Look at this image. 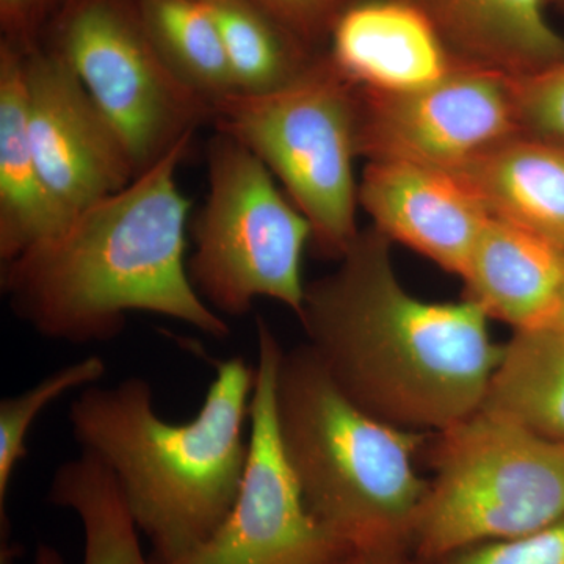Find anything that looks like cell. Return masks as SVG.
<instances>
[{"label": "cell", "mask_w": 564, "mask_h": 564, "mask_svg": "<svg viewBox=\"0 0 564 564\" xmlns=\"http://www.w3.org/2000/svg\"><path fill=\"white\" fill-rule=\"evenodd\" d=\"M441 564H564V519L514 540L475 545Z\"/></svg>", "instance_id": "obj_24"}, {"label": "cell", "mask_w": 564, "mask_h": 564, "mask_svg": "<svg viewBox=\"0 0 564 564\" xmlns=\"http://www.w3.org/2000/svg\"><path fill=\"white\" fill-rule=\"evenodd\" d=\"M480 410L564 444V329H518L507 344Z\"/></svg>", "instance_id": "obj_18"}, {"label": "cell", "mask_w": 564, "mask_h": 564, "mask_svg": "<svg viewBox=\"0 0 564 564\" xmlns=\"http://www.w3.org/2000/svg\"><path fill=\"white\" fill-rule=\"evenodd\" d=\"M344 564H413L410 549H389V551L351 552Z\"/></svg>", "instance_id": "obj_27"}, {"label": "cell", "mask_w": 564, "mask_h": 564, "mask_svg": "<svg viewBox=\"0 0 564 564\" xmlns=\"http://www.w3.org/2000/svg\"><path fill=\"white\" fill-rule=\"evenodd\" d=\"M549 2L554 3V6L560 7V9L564 10V0H549Z\"/></svg>", "instance_id": "obj_29"}, {"label": "cell", "mask_w": 564, "mask_h": 564, "mask_svg": "<svg viewBox=\"0 0 564 564\" xmlns=\"http://www.w3.org/2000/svg\"><path fill=\"white\" fill-rule=\"evenodd\" d=\"M392 242L364 229L333 273L306 285L307 347L373 417L440 433L477 413L502 356L477 303L425 302L400 281Z\"/></svg>", "instance_id": "obj_1"}, {"label": "cell", "mask_w": 564, "mask_h": 564, "mask_svg": "<svg viewBox=\"0 0 564 564\" xmlns=\"http://www.w3.org/2000/svg\"><path fill=\"white\" fill-rule=\"evenodd\" d=\"M47 46L65 58L128 143L137 176L214 122V107L163 62L139 0H65Z\"/></svg>", "instance_id": "obj_8"}, {"label": "cell", "mask_w": 564, "mask_h": 564, "mask_svg": "<svg viewBox=\"0 0 564 564\" xmlns=\"http://www.w3.org/2000/svg\"><path fill=\"white\" fill-rule=\"evenodd\" d=\"M154 46L174 76L215 106L236 95L221 33L207 0H139Z\"/></svg>", "instance_id": "obj_21"}, {"label": "cell", "mask_w": 564, "mask_h": 564, "mask_svg": "<svg viewBox=\"0 0 564 564\" xmlns=\"http://www.w3.org/2000/svg\"><path fill=\"white\" fill-rule=\"evenodd\" d=\"M212 126L261 159L311 223L315 251L339 261L361 232L356 225L358 90L325 52L291 87L221 99Z\"/></svg>", "instance_id": "obj_6"}, {"label": "cell", "mask_w": 564, "mask_h": 564, "mask_svg": "<svg viewBox=\"0 0 564 564\" xmlns=\"http://www.w3.org/2000/svg\"><path fill=\"white\" fill-rule=\"evenodd\" d=\"M410 2L464 65L527 77L564 61V35L549 20V0Z\"/></svg>", "instance_id": "obj_15"}, {"label": "cell", "mask_w": 564, "mask_h": 564, "mask_svg": "<svg viewBox=\"0 0 564 564\" xmlns=\"http://www.w3.org/2000/svg\"><path fill=\"white\" fill-rule=\"evenodd\" d=\"M32 150L55 202L70 217L137 177L128 143L57 51H24Z\"/></svg>", "instance_id": "obj_11"}, {"label": "cell", "mask_w": 564, "mask_h": 564, "mask_svg": "<svg viewBox=\"0 0 564 564\" xmlns=\"http://www.w3.org/2000/svg\"><path fill=\"white\" fill-rule=\"evenodd\" d=\"M202 408L184 423L163 421L151 384L129 377L82 389L69 425L82 452L113 474L152 564H176L209 540L231 511L248 459L254 367L214 364Z\"/></svg>", "instance_id": "obj_3"}, {"label": "cell", "mask_w": 564, "mask_h": 564, "mask_svg": "<svg viewBox=\"0 0 564 564\" xmlns=\"http://www.w3.org/2000/svg\"><path fill=\"white\" fill-rule=\"evenodd\" d=\"M462 280L489 318L514 332L547 326L564 284V247L489 215Z\"/></svg>", "instance_id": "obj_14"}, {"label": "cell", "mask_w": 564, "mask_h": 564, "mask_svg": "<svg viewBox=\"0 0 564 564\" xmlns=\"http://www.w3.org/2000/svg\"><path fill=\"white\" fill-rule=\"evenodd\" d=\"M50 502L77 516L84 532L82 564H152L144 556L140 530L109 467L88 452L57 467ZM33 564H65L57 549L36 547Z\"/></svg>", "instance_id": "obj_19"}, {"label": "cell", "mask_w": 564, "mask_h": 564, "mask_svg": "<svg viewBox=\"0 0 564 564\" xmlns=\"http://www.w3.org/2000/svg\"><path fill=\"white\" fill-rule=\"evenodd\" d=\"M325 54L355 87L383 93L419 90L462 65L410 0H352L334 21Z\"/></svg>", "instance_id": "obj_13"}, {"label": "cell", "mask_w": 564, "mask_h": 564, "mask_svg": "<svg viewBox=\"0 0 564 564\" xmlns=\"http://www.w3.org/2000/svg\"><path fill=\"white\" fill-rule=\"evenodd\" d=\"M207 3L221 33L239 95H270L291 87L323 55L250 0H207Z\"/></svg>", "instance_id": "obj_20"}, {"label": "cell", "mask_w": 564, "mask_h": 564, "mask_svg": "<svg viewBox=\"0 0 564 564\" xmlns=\"http://www.w3.org/2000/svg\"><path fill=\"white\" fill-rule=\"evenodd\" d=\"M282 447L310 513L351 552L410 549L429 480L414 458L430 433L373 417L334 383L307 345L282 352Z\"/></svg>", "instance_id": "obj_4"}, {"label": "cell", "mask_w": 564, "mask_h": 564, "mask_svg": "<svg viewBox=\"0 0 564 564\" xmlns=\"http://www.w3.org/2000/svg\"><path fill=\"white\" fill-rule=\"evenodd\" d=\"M206 202L192 223L187 261L195 291L215 313L243 317L258 299L299 317L303 254L313 228L254 152L215 131L206 148Z\"/></svg>", "instance_id": "obj_7"}, {"label": "cell", "mask_w": 564, "mask_h": 564, "mask_svg": "<svg viewBox=\"0 0 564 564\" xmlns=\"http://www.w3.org/2000/svg\"><path fill=\"white\" fill-rule=\"evenodd\" d=\"M359 206L391 242L463 278L489 212L459 174L395 161L367 162Z\"/></svg>", "instance_id": "obj_12"}, {"label": "cell", "mask_w": 564, "mask_h": 564, "mask_svg": "<svg viewBox=\"0 0 564 564\" xmlns=\"http://www.w3.org/2000/svg\"><path fill=\"white\" fill-rule=\"evenodd\" d=\"M358 90V154L458 172L521 133L514 77L456 66L419 90Z\"/></svg>", "instance_id": "obj_10"}, {"label": "cell", "mask_w": 564, "mask_h": 564, "mask_svg": "<svg viewBox=\"0 0 564 564\" xmlns=\"http://www.w3.org/2000/svg\"><path fill=\"white\" fill-rule=\"evenodd\" d=\"M192 141L2 265V291L17 317L46 339L76 345L109 343L132 313L173 318L212 339L231 334L193 288L185 261L191 202L177 170Z\"/></svg>", "instance_id": "obj_2"}, {"label": "cell", "mask_w": 564, "mask_h": 564, "mask_svg": "<svg viewBox=\"0 0 564 564\" xmlns=\"http://www.w3.org/2000/svg\"><path fill=\"white\" fill-rule=\"evenodd\" d=\"M433 478L411 551L443 562L564 519V444L478 410L434 433Z\"/></svg>", "instance_id": "obj_5"}, {"label": "cell", "mask_w": 564, "mask_h": 564, "mask_svg": "<svg viewBox=\"0 0 564 564\" xmlns=\"http://www.w3.org/2000/svg\"><path fill=\"white\" fill-rule=\"evenodd\" d=\"M314 51L325 52L326 41L345 7L352 0H250Z\"/></svg>", "instance_id": "obj_25"}, {"label": "cell", "mask_w": 564, "mask_h": 564, "mask_svg": "<svg viewBox=\"0 0 564 564\" xmlns=\"http://www.w3.org/2000/svg\"><path fill=\"white\" fill-rule=\"evenodd\" d=\"M107 372V364L101 356H85L79 361L61 367L47 377L41 378L28 391L7 397L0 402V522L2 538L9 534L7 502L11 478L18 464L28 455L29 433L33 423L46 408L73 391H82L88 386L98 384Z\"/></svg>", "instance_id": "obj_22"}, {"label": "cell", "mask_w": 564, "mask_h": 564, "mask_svg": "<svg viewBox=\"0 0 564 564\" xmlns=\"http://www.w3.org/2000/svg\"><path fill=\"white\" fill-rule=\"evenodd\" d=\"M256 336L250 443L239 494L209 540L176 564H344L351 551L307 510L278 432L284 348L262 317H256Z\"/></svg>", "instance_id": "obj_9"}, {"label": "cell", "mask_w": 564, "mask_h": 564, "mask_svg": "<svg viewBox=\"0 0 564 564\" xmlns=\"http://www.w3.org/2000/svg\"><path fill=\"white\" fill-rule=\"evenodd\" d=\"M521 131L564 147V61L527 77H514Z\"/></svg>", "instance_id": "obj_23"}, {"label": "cell", "mask_w": 564, "mask_h": 564, "mask_svg": "<svg viewBox=\"0 0 564 564\" xmlns=\"http://www.w3.org/2000/svg\"><path fill=\"white\" fill-rule=\"evenodd\" d=\"M454 173L489 215L564 247V147L521 132Z\"/></svg>", "instance_id": "obj_17"}, {"label": "cell", "mask_w": 564, "mask_h": 564, "mask_svg": "<svg viewBox=\"0 0 564 564\" xmlns=\"http://www.w3.org/2000/svg\"><path fill=\"white\" fill-rule=\"evenodd\" d=\"M65 0H0L2 40L22 51L41 44L40 35L51 24Z\"/></svg>", "instance_id": "obj_26"}, {"label": "cell", "mask_w": 564, "mask_h": 564, "mask_svg": "<svg viewBox=\"0 0 564 564\" xmlns=\"http://www.w3.org/2000/svg\"><path fill=\"white\" fill-rule=\"evenodd\" d=\"M551 326H558V328L564 329V284L562 293H560L558 306H556V311L554 314V318H552Z\"/></svg>", "instance_id": "obj_28"}, {"label": "cell", "mask_w": 564, "mask_h": 564, "mask_svg": "<svg viewBox=\"0 0 564 564\" xmlns=\"http://www.w3.org/2000/svg\"><path fill=\"white\" fill-rule=\"evenodd\" d=\"M68 212L51 195L32 150L24 51L0 41V262L14 261L62 232Z\"/></svg>", "instance_id": "obj_16"}]
</instances>
